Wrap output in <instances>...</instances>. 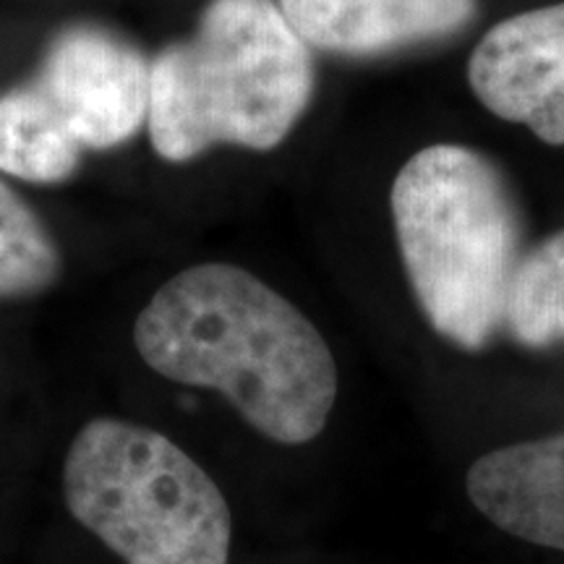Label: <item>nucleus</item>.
Masks as SVG:
<instances>
[{"label":"nucleus","instance_id":"obj_8","mask_svg":"<svg viewBox=\"0 0 564 564\" xmlns=\"http://www.w3.org/2000/svg\"><path fill=\"white\" fill-rule=\"evenodd\" d=\"M306 45L340 55H379L463 30L476 0H278Z\"/></svg>","mask_w":564,"mask_h":564},{"label":"nucleus","instance_id":"obj_1","mask_svg":"<svg viewBox=\"0 0 564 564\" xmlns=\"http://www.w3.org/2000/svg\"><path fill=\"white\" fill-rule=\"evenodd\" d=\"M133 343L150 369L220 392L278 444L316 440L335 408L337 364L327 340L243 267L175 274L139 314Z\"/></svg>","mask_w":564,"mask_h":564},{"label":"nucleus","instance_id":"obj_9","mask_svg":"<svg viewBox=\"0 0 564 564\" xmlns=\"http://www.w3.org/2000/svg\"><path fill=\"white\" fill-rule=\"evenodd\" d=\"M82 152L32 82L0 95V173L30 183H61L79 171Z\"/></svg>","mask_w":564,"mask_h":564},{"label":"nucleus","instance_id":"obj_2","mask_svg":"<svg viewBox=\"0 0 564 564\" xmlns=\"http://www.w3.org/2000/svg\"><path fill=\"white\" fill-rule=\"evenodd\" d=\"M314 91V66L274 0H209L188 40L150 66L154 152L186 162L217 144L267 152L285 141Z\"/></svg>","mask_w":564,"mask_h":564},{"label":"nucleus","instance_id":"obj_3","mask_svg":"<svg viewBox=\"0 0 564 564\" xmlns=\"http://www.w3.org/2000/svg\"><path fill=\"white\" fill-rule=\"evenodd\" d=\"M400 257L432 327L481 350L505 324L520 249V220L502 175L457 144L411 158L392 183Z\"/></svg>","mask_w":564,"mask_h":564},{"label":"nucleus","instance_id":"obj_10","mask_svg":"<svg viewBox=\"0 0 564 564\" xmlns=\"http://www.w3.org/2000/svg\"><path fill=\"white\" fill-rule=\"evenodd\" d=\"M505 324L528 348L564 343V230L535 246L514 267Z\"/></svg>","mask_w":564,"mask_h":564},{"label":"nucleus","instance_id":"obj_5","mask_svg":"<svg viewBox=\"0 0 564 564\" xmlns=\"http://www.w3.org/2000/svg\"><path fill=\"white\" fill-rule=\"evenodd\" d=\"M82 150H112L147 123L150 63L95 24L55 34L32 79Z\"/></svg>","mask_w":564,"mask_h":564},{"label":"nucleus","instance_id":"obj_6","mask_svg":"<svg viewBox=\"0 0 564 564\" xmlns=\"http://www.w3.org/2000/svg\"><path fill=\"white\" fill-rule=\"evenodd\" d=\"M468 79L486 110L564 144V3L499 21L470 55Z\"/></svg>","mask_w":564,"mask_h":564},{"label":"nucleus","instance_id":"obj_4","mask_svg":"<svg viewBox=\"0 0 564 564\" xmlns=\"http://www.w3.org/2000/svg\"><path fill=\"white\" fill-rule=\"evenodd\" d=\"M70 514L126 564H228L220 486L173 440L118 419L76 434L63 465Z\"/></svg>","mask_w":564,"mask_h":564},{"label":"nucleus","instance_id":"obj_7","mask_svg":"<svg viewBox=\"0 0 564 564\" xmlns=\"http://www.w3.org/2000/svg\"><path fill=\"white\" fill-rule=\"evenodd\" d=\"M465 491L499 531L564 552V434L481 455L465 476Z\"/></svg>","mask_w":564,"mask_h":564},{"label":"nucleus","instance_id":"obj_11","mask_svg":"<svg viewBox=\"0 0 564 564\" xmlns=\"http://www.w3.org/2000/svg\"><path fill=\"white\" fill-rule=\"evenodd\" d=\"M61 274V253L34 209L0 181V301L51 288Z\"/></svg>","mask_w":564,"mask_h":564}]
</instances>
